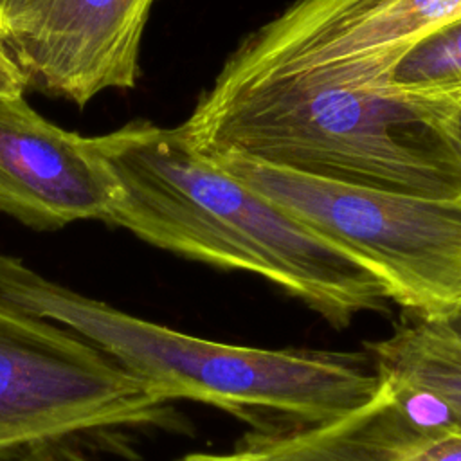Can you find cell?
Listing matches in <instances>:
<instances>
[{
	"instance_id": "obj_1",
	"label": "cell",
	"mask_w": 461,
	"mask_h": 461,
	"mask_svg": "<svg viewBox=\"0 0 461 461\" xmlns=\"http://www.w3.org/2000/svg\"><path fill=\"white\" fill-rule=\"evenodd\" d=\"M90 140L115 184L104 223L256 274L339 328L391 301L364 265L198 149L182 126L131 121Z\"/></svg>"
},
{
	"instance_id": "obj_2",
	"label": "cell",
	"mask_w": 461,
	"mask_h": 461,
	"mask_svg": "<svg viewBox=\"0 0 461 461\" xmlns=\"http://www.w3.org/2000/svg\"><path fill=\"white\" fill-rule=\"evenodd\" d=\"M452 106L303 70L220 81L180 124L211 157L461 202Z\"/></svg>"
},
{
	"instance_id": "obj_3",
	"label": "cell",
	"mask_w": 461,
	"mask_h": 461,
	"mask_svg": "<svg viewBox=\"0 0 461 461\" xmlns=\"http://www.w3.org/2000/svg\"><path fill=\"white\" fill-rule=\"evenodd\" d=\"M0 304L70 330L160 400L214 405L256 432L330 423L366 405L382 385L369 353L263 349L191 337L83 295L4 252Z\"/></svg>"
},
{
	"instance_id": "obj_4",
	"label": "cell",
	"mask_w": 461,
	"mask_h": 461,
	"mask_svg": "<svg viewBox=\"0 0 461 461\" xmlns=\"http://www.w3.org/2000/svg\"><path fill=\"white\" fill-rule=\"evenodd\" d=\"M167 403L70 330L0 304V461L130 457Z\"/></svg>"
},
{
	"instance_id": "obj_5",
	"label": "cell",
	"mask_w": 461,
	"mask_h": 461,
	"mask_svg": "<svg viewBox=\"0 0 461 461\" xmlns=\"http://www.w3.org/2000/svg\"><path fill=\"white\" fill-rule=\"evenodd\" d=\"M212 158L364 265L412 317L461 308V202Z\"/></svg>"
},
{
	"instance_id": "obj_6",
	"label": "cell",
	"mask_w": 461,
	"mask_h": 461,
	"mask_svg": "<svg viewBox=\"0 0 461 461\" xmlns=\"http://www.w3.org/2000/svg\"><path fill=\"white\" fill-rule=\"evenodd\" d=\"M461 18V0H295L230 54L220 81L315 70L376 85L389 61Z\"/></svg>"
},
{
	"instance_id": "obj_7",
	"label": "cell",
	"mask_w": 461,
	"mask_h": 461,
	"mask_svg": "<svg viewBox=\"0 0 461 461\" xmlns=\"http://www.w3.org/2000/svg\"><path fill=\"white\" fill-rule=\"evenodd\" d=\"M155 0H34L4 31L27 86L85 106L133 88Z\"/></svg>"
},
{
	"instance_id": "obj_8",
	"label": "cell",
	"mask_w": 461,
	"mask_h": 461,
	"mask_svg": "<svg viewBox=\"0 0 461 461\" xmlns=\"http://www.w3.org/2000/svg\"><path fill=\"white\" fill-rule=\"evenodd\" d=\"M115 184L90 137L41 117L23 95H0V212L36 230L104 221Z\"/></svg>"
},
{
	"instance_id": "obj_9",
	"label": "cell",
	"mask_w": 461,
	"mask_h": 461,
	"mask_svg": "<svg viewBox=\"0 0 461 461\" xmlns=\"http://www.w3.org/2000/svg\"><path fill=\"white\" fill-rule=\"evenodd\" d=\"M416 396L382 376L376 394L324 425L281 434L252 432L238 450L256 461H398L423 423Z\"/></svg>"
},
{
	"instance_id": "obj_10",
	"label": "cell",
	"mask_w": 461,
	"mask_h": 461,
	"mask_svg": "<svg viewBox=\"0 0 461 461\" xmlns=\"http://www.w3.org/2000/svg\"><path fill=\"white\" fill-rule=\"evenodd\" d=\"M380 373L394 385L434 400L448 423L461 427V342L432 321L416 319L367 344Z\"/></svg>"
},
{
	"instance_id": "obj_11",
	"label": "cell",
	"mask_w": 461,
	"mask_h": 461,
	"mask_svg": "<svg viewBox=\"0 0 461 461\" xmlns=\"http://www.w3.org/2000/svg\"><path fill=\"white\" fill-rule=\"evenodd\" d=\"M376 85L427 103L461 101V18L403 49Z\"/></svg>"
},
{
	"instance_id": "obj_12",
	"label": "cell",
	"mask_w": 461,
	"mask_h": 461,
	"mask_svg": "<svg viewBox=\"0 0 461 461\" xmlns=\"http://www.w3.org/2000/svg\"><path fill=\"white\" fill-rule=\"evenodd\" d=\"M398 461H461V427L423 423Z\"/></svg>"
},
{
	"instance_id": "obj_13",
	"label": "cell",
	"mask_w": 461,
	"mask_h": 461,
	"mask_svg": "<svg viewBox=\"0 0 461 461\" xmlns=\"http://www.w3.org/2000/svg\"><path fill=\"white\" fill-rule=\"evenodd\" d=\"M27 79L0 31V95H23Z\"/></svg>"
},
{
	"instance_id": "obj_14",
	"label": "cell",
	"mask_w": 461,
	"mask_h": 461,
	"mask_svg": "<svg viewBox=\"0 0 461 461\" xmlns=\"http://www.w3.org/2000/svg\"><path fill=\"white\" fill-rule=\"evenodd\" d=\"M34 0H0V31L20 16Z\"/></svg>"
},
{
	"instance_id": "obj_15",
	"label": "cell",
	"mask_w": 461,
	"mask_h": 461,
	"mask_svg": "<svg viewBox=\"0 0 461 461\" xmlns=\"http://www.w3.org/2000/svg\"><path fill=\"white\" fill-rule=\"evenodd\" d=\"M432 321L438 328H441L445 333H448L450 337H454L456 340L461 342V308L450 313H445L441 317H434V319H427Z\"/></svg>"
},
{
	"instance_id": "obj_16",
	"label": "cell",
	"mask_w": 461,
	"mask_h": 461,
	"mask_svg": "<svg viewBox=\"0 0 461 461\" xmlns=\"http://www.w3.org/2000/svg\"><path fill=\"white\" fill-rule=\"evenodd\" d=\"M178 461H256L243 450L232 452V454H205V452H196V454H187Z\"/></svg>"
},
{
	"instance_id": "obj_17",
	"label": "cell",
	"mask_w": 461,
	"mask_h": 461,
	"mask_svg": "<svg viewBox=\"0 0 461 461\" xmlns=\"http://www.w3.org/2000/svg\"><path fill=\"white\" fill-rule=\"evenodd\" d=\"M450 131H452V139H454V144H456V149H457V155H459V160H461V101H457L452 106Z\"/></svg>"
}]
</instances>
